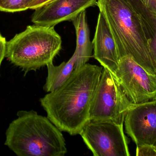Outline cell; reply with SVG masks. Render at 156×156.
I'll return each mask as SVG.
<instances>
[{
    "instance_id": "cell-1",
    "label": "cell",
    "mask_w": 156,
    "mask_h": 156,
    "mask_svg": "<svg viewBox=\"0 0 156 156\" xmlns=\"http://www.w3.org/2000/svg\"><path fill=\"white\" fill-rule=\"evenodd\" d=\"M102 67L86 63L75 69L59 88L40 100L47 117L61 132L80 135L90 111Z\"/></svg>"
},
{
    "instance_id": "cell-2",
    "label": "cell",
    "mask_w": 156,
    "mask_h": 156,
    "mask_svg": "<svg viewBox=\"0 0 156 156\" xmlns=\"http://www.w3.org/2000/svg\"><path fill=\"white\" fill-rule=\"evenodd\" d=\"M8 126L5 144L19 156H64L67 153L62 132L47 117L20 111Z\"/></svg>"
},
{
    "instance_id": "cell-3",
    "label": "cell",
    "mask_w": 156,
    "mask_h": 156,
    "mask_svg": "<svg viewBox=\"0 0 156 156\" xmlns=\"http://www.w3.org/2000/svg\"><path fill=\"white\" fill-rule=\"evenodd\" d=\"M114 39L119 58L130 55L156 76L141 18L129 0H97Z\"/></svg>"
},
{
    "instance_id": "cell-4",
    "label": "cell",
    "mask_w": 156,
    "mask_h": 156,
    "mask_svg": "<svg viewBox=\"0 0 156 156\" xmlns=\"http://www.w3.org/2000/svg\"><path fill=\"white\" fill-rule=\"evenodd\" d=\"M62 48V39L54 27L29 25L6 41L5 57L25 73L53 63Z\"/></svg>"
},
{
    "instance_id": "cell-5",
    "label": "cell",
    "mask_w": 156,
    "mask_h": 156,
    "mask_svg": "<svg viewBox=\"0 0 156 156\" xmlns=\"http://www.w3.org/2000/svg\"><path fill=\"white\" fill-rule=\"evenodd\" d=\"M133 105L114 75L103 68L91 104L89 120L109 121L123 125Z\"/></svg>"
},
{
    "instance_id": "cell-6",
    "label": "cell",
    "mask_w": 156,
    "mask_h": 156,
    "mask_svg": "<svg viewBox=\"0 0 156 156\" xmlns=\"http://www.w3.org/2000/svg\"><path fill=\"white\" fill-rule=\"evenodd\" d=\"M94 156H130L129 141L123 125L90 120L80 134Z\"/></svg>"
},
{
    "instance_id": "cell-7",
    "label": "cell",
    "mask_w": 156,
    "mask_h": 156,
    "mask_svg": "<svg viewBox=\"0 0 156 156\" xmlns=\"http://www.w3.org/2000/svg\"><path fill=\"white\" fill-rule=\"evenodd\" d=\"M114 76L133 104L156 100V76L148 73L130 55L120 59Z\"/></svg>"
},
{
    "instance_id": "cell-8",
    "label": "cell",
    "mask_w": 156,
    "mask_h": 156,
    "mask_svg": "<svg viewBox=\"0 0 156 156\" xmlns=\"http://www.w3.org/2000/svg\"><path fill=\"white\" fill-rule=\"evenodd\" d=\"M124 123L126 132L136 147L156 146V100L133 104Z\"/></svg>"
},
{
    "instance_id": "cell-9",
    "label": "cell",
    "mask_w": 156,
    "mask_h": 156,
    "mask_svg": "<svg viewBox=\"0 0 156 156\" xmlns=\"http://www.w3.org/2000/svg\"><path fill=\"white\" fill-rule=\"evenodd\" d=\"M97 0H55L35 10L32 22L35 24L55 27L64 21H72Z\"/></svg>"
},
{
    "instance_id": "cell-10",
    "label": "cell",
    "mask_w": 156,
    "mask_h": 156,
    "mask_svg": "<svg viewBox=\"0 0 156 156\" xmlns=\"http://www.w3.org/2000/svg\"><path fill=\"white\" fill-rule=\"evenodd\" d=\"M94 57L103 67L114 75L119 64V58L114 39L104 16L99 13L92 42Z\"/></svg>"
},
{
    "instance_id": "cell-11",
    "label": "cell",
    "mask_w": 156,
    "mask_h": 156,
    "mask_svg": "<svg viewBox=\"0 0 156 156\" xmlns=\"http://www.w3.org/2000/svg\"><path fill=\"white\" fill-rule=\"evenodd\" d=\"M76 35L77 59L75 69L87 63L92 56L93 45L90 39V30L86 17V12L83 11L72 21Z\"/></svg>"
},
{
    "instance_id": "cell-12",
    "label": "cell",
    "mask_w": 156,
    "mask_h": 156,
    "mask_svg": "<svg viewBox=\"0 0 156 156\" xmlns=\"http://www.w3.org/2000/svg\"><path fill=\"white\" fill-rule=\"evenodd\" d=\"M76 59V53L75 51L67 62H62L58 66H55L53 63L47 65L48 76L44 86L46 92L54 91L67 80L75 70Z\"/></svg>"
},
{
    "instance_id": "cell-13",
    "label": "cell",
    "mask_w": 156,
    "mask_h": 156,
    "mask_svg": "<svg viewBox=\"0 0 156 156\" xmlns=\"http://www.w3.org/2000/svg\"><path fill=\"white\" fill-rule=\"evenodd\" d=\"M140 16L149 45V51L156 71V16L140 1L129 0Z\"/></svg>"
},
{
    "instance_id": "cell-14",
    "label": "cell",
    "mask_w": 156,
    "mask_h": 156,
    "mask_svg": "<svg viewBox=\"0 0 156 156\" xmlns=\"http://www.w3.org/2000/svg\"><path fill=\"white\" fill-rule=\"evenodd\" d=\"M32 0H0V11L7 13H16L28 9Z\"/></svg>"
},
{
    "instance_id": "cell-15",
    "label": "cell",
    "mask_w": 156,
    "mask_h": 156,
    "mask_svg": "<svg viewBox=\"0 0 156 156\" xmlns=\"http://www.w3.org/2000/svg\"><path fill=\"white\" fill-rule=\"evenodd\" d=\"M136 156H156L155 147L148 145L136 147Z\"/></svg>"
},
{
    "instance_id": "cell-16",
    "label": "cell",
    "mask_w": 156,
    "mask_h": 156,
    "mask_svg": "<svg viewBox=\"0 0 156 156\" xmlns=\"http://www.w3.org/2000/svg\"><path fill=\"white\" fill-rule=\"evenodd\" d=\"M55 1V0H32L28 5V9L35 10Z\"/></svg>"
},
{
    "instance_id": "cell-17",
    "label": "cell",
    "mask_w": 156,
    "mask_h": 156,
    "mask_svg": "<svg viewBox=\"0 0 156 156\" xmlns=\"http://www.w3.org/2000/svg\"><path fill=\"white\" fill-rule=\"evenodd\" d=\"M6 44L5 38L0 33V67L4 58L5 57Z\"/></svg>"
},
{
    "instance_id": "cell-18",
    "label": "cell",
    "mask_w": 156,
    "mask_h": 156,
    "mask_svg": "<svg viewBox=\"0 0 156 156\" xmlns=\"http://www.w3.org/2000/svg\"><path fill=\"white\" fill-rule=\"evenodd\" d=\"M140 1L156 16V0H140Z\"/></svg>"
},
{
    "instance_id": "cell-19",
    "label": "cell",
    "mask_w": 156,
    "mask_h": 156,
    "mask_svg": "<svg viewBox=\"0 0 156 156\" xmlns=\"http://www.w3.org/2000/svg\"><path fill=\"white\" fill-rule=\"evenodd\" d=\"M155 147H156V146H155Z\"/></svg>"
}]
</instances>
